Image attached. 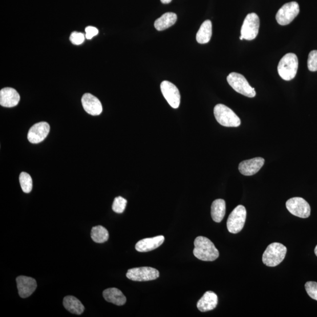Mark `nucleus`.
Wrapping results in <instances>:
<instances>
[{
	"label": "nucleus",
	"mask_w": 317,
	"mask_h": 317,
	"mask_svg": "<svg viewBox=\"0 0 317 317\" xmlns=\"http://www.w3.org/2000/svg\"><path fill=\"white\" fill-rule=\"evenodd\" d=\"M260 19L256 13L248 14L244 19L241 29L240 39L248 41L255 39L259 34Z\"/></svg>",
	"instance_id": "7"
},
{
	"label": "nucleus",
	"mask_w": 317,
	"mask_h": 317,
	"mask_svg": "<svg viewBox=\"0 0 317 317\" xmlns=\"http://www.w3.org/2000/svg\"><path fill=\"white\" fill-rule=\"evenodd\" d=\"M212 35V24L210 20H206L200 26L196 35V40L199 44H207L210 41Z\"/></svg>",
	"instance_id": "23"
},
{
	"label": "nucleus",
	"mask_w": 317,
	"mask_h": 317,
	"mask_svg": "<svg viewBox=\"0 0 317 317\" xmlns=\"http://www.w3.org/2000/svg\"><path fill=\"white\" fill-rule=\"evenodd\" d=\"M86 37L88 39H91L98 34V30L96 28L88 26L86 29Z\"/></svg>",
	"instance_id": "30"
},
{
	"label": "nucleus",
	"mask_w": 317,
	"mask_h": 317,
	"mask_svg": "<svg viewBox=\"0 0 317 317\" xmlns=\"http://www.w3.org/2000/svg\"><path fill=\"white\" fill-rule=\"evenodd\" d=\"M287 248L283 244L273 243L268 246L263 255L262 260L268 267H276L282 263L286 257Z\"/></svg>",
	"instance_id": "3"
},
{
	"label": "nucleus",
	"mask_w": 317,
	"mask_h": 317,
	"mask_svg": "<svg viewBox=\"0 0 317 317\" xmlns=\"http://www.w3.org/2000/svg\"><path fill=\"white\" fill-rule=\"evenodd\" d=\"M314 252H315V254L316 256L317 257V245L316 246V247L315 248Z\"/></svg>",
	"instance_id": "32"
},
{
	"label": "nucleus",
	"mask_w": 317,
	"mask_h": 317,
	"mask_svg": "<svg viewBox=\"0 0 317 317\" xmlns=\"http://www.w3.org/2000/svg\"><path fill=\"white\" fill-rule=\"evenodd\" d=\"M19 179L23 191L26 194H29L33 188V180L31 176L26 172H22L19 175Z\"/></svg>",
	"instance_id": "25"
},
{
	"label": "nucleus",
	"mask_w": 317,
	"mask_h": 317,
	"mask_svg": "<svg viewBox=\"0 0 317 317\" xmlns=\"http://www.w3.org/2000/svg\"><path fill=\"white\" fill-rule=\"evenodd\" d=\"M50 131L49 124L41 122L35 124L28 133L27 138L31 143L37 144L43 141L47 138Z\"/></svg>",
	"instance_id": "12"
},
{
	"label": "nucleus",
	"mask_w": 317,
	"mask_h": 317,
	"mask_svg": "<svg viewBox=\"0 0 317 317\" xmlns=\"http://www.w3.org/2000/svg\"><path fill=\"white\" fill-rule=\"evenodd\" d=\"M17 284L18 294L22 298H29L36 290L37 282L33 278L30 277L20 276L16 279Z\"/></svg>",
	"instance_id": "13"
},
{
	"label": "nucleus",
	"mask_w": 317,
	"mask_h": 317,
	"mask_svg": "<svg viewBox=\"0 0 317 317\" xmlns=\"http://www.w3.org/2000/svg\"><path fill=\"white\" fill-rule=\"evenodd\" d=\"M172 1V0H160V2H161L162 3L164 4V5L170 4Z\"/></svg>",
	"instance_id": "31"
},
{
	"label": "nucleus",
	"mask_w": 317,
	"mask_h": 317,
	"mask_svg": "<svg viewBox=\"0 0 317 317\" xmlns=\"http://www.w3.org/2000/svg\"><path fill=\"white\" fill-rule=\"evenodd\" d=\"M287 210L292 215L300 218H308L311 214L310 204L302 198H292L287 200L286 204Z\"/></svg>",
	"instance_id": "10"
},
{
	"label": "nucleus",
	"mask_w": 317,
	"mask_h": 317,
	"mask_svg": "<svg viewBox=\"0 0 317 317\" xmlns=\"http://www.w3.org/2000/svg\"><path fill=\"white\" fill-rule=\"evenodd\" d=\"M81 102L84 110L93 116L99 115L102 112V106L99 100L95 96L87 93L82 96Z\"/></svg>",
	"instance_id": "14"
},
{
	"label": "nucleus",
	"mask_w": 317,
	"mask_h": 317,
	"mask_svg": "<svg viewBox=\"0 0 317 317\" xmlns=\"http://www.w3.org/2000/svg\"><path fill=\"white\" fill-rule=\"evenodd\" d=\"M307 294L310 298L317 301V283L315 282H308L305 284Z\"/></svg>",
	"instance_id": "28"
},
{
	"label": "nucleus",
	"mask_w": 317,
	"mask_h": 317,
	"mask_svg": "<svg viewBox=\"0 0 317 317\" xmlns=\"http://www.w3.org/2000/svg\"><path fill=\"white\" fill-rule=\"evenodd\" d=\"M91 238L94 242L97 243H103L109 239V232L107 228L102 226L92 227L91 230Z\"/></svg>",
	"instance_id": "24"
},
{
	"label": "nucleus",
	"mask_w": 317,
	"mask_h": 317,
	"mask_svg": "<svg viewBox=\"0 0 317 317\" xmlns=\"http://www.w3.org/2000/svg\"><path fill=\"white\" fill-rule=\"evenodd\" d=\"M246 216L245 207L242 205L237 206L227 219V227L228 231L233 234H237L242 231L246 222Z\"/></svg>",
	"instance_id": "6"
},
{
	"label": "nucleus",
	"mask_w": 317,
	"mask_h": 317,
	"mask_svg": "<svg viewBox=\"0 0 317 317\" xmlns=\"http://www.w3.org/2000/svg\"><path fill=\"white\" fill-rule=\"evenodd\" d=\"M71 42L74 45H81L85 40V35L83 33H78V32H73L70 37Z\"/></svg>",
	"instance_id": "29"
},
{
	"label": "nucleus",
	"mask_w": 317,
	"mask_h": 317,
	"mask_svg": "<svg viewBox=\"0 0 317 317\" xmlns=\"http://www.w3.org/2000/svg\"><path fill=\"white\" fill-rule=\"evenodd\" d=\"M299 60L295 54L288 53L280 59L278 67L280 77L285 81L294 79L298 72Z\"/></svg>",
	"instance_id": "2"
},
{
	"label": "nucleus",
	"mask_w": 317,
	"mask_h": 317,
	"mask_svg": "<svg viewBox=\"0 0 317 317\" xmlns=\"http://www.w3.org/2000/svg\"><path fill=\"white\" fill-rule=\"evenodd\" d=\"M300 13L299 4L295 2L285 4L276 14L277 22L281 26H287L296 18Z\"/></svg>",
	"instance_id": "8"
},
{
	"label": "nucleus",
	"mask_w": 317,
	"mask_h": 317,
	"mask_svg": "<svg viewBox=\"0 0 317 317\" xmlns=\"http://www.w3.org/2000/svg\"><path fill=\"white\" fill-rule=\"evenodd\" d=\"M194 255L196 258L213 262L219 258V252L212 241L205 237L199 236L195 240Z\"/></svg>",
	"instance_id": "1"
},
{
	"label": "nucleus",
	"mask_w": 317,
	"mask_h": 317,
	"mask_svg": "<svg viewBox=\"0 0 317 317\" xmlns=\"http://www.w3.org/2000/svg\"><path fill=\"white\" fill-rule=\"evenodd\" d=\"M307 66L310 71H317V50H313L309 54Z\"/></svg>",
	"instance_id": "27"
},
{
	"label": "nucleus",
	"mask_w": 317,
	"mask_h": 317,
	"mask_svg": "<svg viewBox=\"0 0 317 317\" xmlns=\"http://www.w3.org/2000/svg\"><path fill=\"white\" fill-rule=\"evenodd\" d=\"M214 115L217 121L226 127H238L241 120L230 108L223 104H218L214 108Z\"/></svg>",
	"instance_id": "4"
},
{
	"label": "nucleus",
	"mask_w": 317,
	"mask_h": 317,
	"mask_svg": "<svg viewBox=\"0 0 317 317\" xmlns=\"http://www.w3.org/2000/svg\"><path fill=\"white\" fill-rule=\"evenodd\" d=\"M63 304L64 307L72 314L81 315L85 310L81 302L74 296H66L64 299Z\"/></svg>",
	"instance_id": "21"
},
{
	"label": "nucleus",
	"mask_w": 317,
	"mask_h": 317,
	"mask_svg": "<svg viewBox=\"0 0 317 317\" xmlns=\"http://www.w3.org/2000/svg\"><path fill=\"white\" fill-rule=\"evenodd\" d=\"M265 160L262 158H255L244 160L239 164V170L244 176L254 175L264 165Z\"/></svg>",
	"instance_id": "15"
},
{
	"label": "nucleus",
	"mask_w": 317,
	"mask_h": 317,
	"mask_svg": "<svg viewBox=\"0 0 317 317\" xmlns=\"http://www.w3.org/2000/svg\"><path fill=\"white\" fill-rule=\"evenodd\" d=\"M20 100L17 91L12 88H5L0 91V105L6 108L17 106Z\"/></svg>",
	"instance_id": "16"
},
{
	"label": "nucleus",
	"mask_w": 317,
	"mask_h": 317,
	"mask_svg": "<svg viewBox=\"0 0 317 317\" xmlns=\"http://www.w3.org/2000/svg\"><path fill=\"white\" fill-rule=\"evenodd\" d=\"M126 204L127 200L125 199L121 196H118L114 199L113 204H112V210L116 214H122L125 210Z\"/></svg>",
	"instance_id": "26"
},
{
	"label": "nucleus",
	"mask_w": 317,
	"mask_h": 317,
	"mask_svg": "<svg viewBox=\"0 0 317 317\" xmlns=\"http://www.w3.org/2000/svg\"><path fill=\"white\" fill-rule=\"evenodd\" d=\"M177 15L174 13H164L161 17L156 19L154 26L155 29L158 31H163L174 26L177 22Z\"/></svg>",
	"instance_id": "20"
},
{
	"label": "nucleus",
	"mask_w": 317,
	"mask_h": 317,
	"mask_svg": "<svg viewBox=\"0 0 317 317\" xmlns=\"http://www.w3.org/2000/svg\"><path fill=\"white\" fill-rule=\"evenodd\" d=\"M227 81L233 89L240 94L248 98H254L256 95L255 88L250 86L246 78L242 74L231 72L228 75Z\"/></svg>",
	"instance_id": "5"
},
{
	"label": "nucleus",
	"mask_w": 317,
	"mask_h": 317,
	"mask_svg": "<svg viewBox=\"0 0 317 317\" xmlns=\"http://www.w3.org/2000/svg\"><path fill=\"white\" fill-rule=\"evenodd\" d=\"M225 214V201L223 199L215 200L211 207V215L214 221L216 223L221 222Z\"/></svg>",
	"instance_id": "22"
},
{
	"label": "nucleus",
	"mask_w": 317,
	"mask_h": 317,
	"mask_svg": "<svg viewBox=\"0 0 317 317\" xmlns=\"http://www.w3.org/2000/svg\"><path fill=\"white\" fill-rule=\"evenodd\" d=\"M160 90L171 107L177 109L180 103V94L178 88L174 83L164 81L160 84Z\"/></svg>",
	"instance_id": "11"
},
{
	"label": "nucleus",
	"mask_w": 317,
	"mask_h": 317,
	"mask_svg": "<svg viewBox=\"0 0 317 317\" xmlns=\"http://www.w3.org/2000/svg\"><path fill=\"white\" fill-rule=\"evenodd\" d=\"M218 304V295L214 292L208 291L199 300L197 307L201 312H207L214 310Z\"/></svg>",
	"instance_id": "18"
},
{
	"label": "nucleus",
	"mask_w": 317,
	"mask_h": 317,
	"mask_svg": "<svg viewBox=\"0 0 317 317\" xmlns=\"http://www.w3.org/2000/svg\"><path fill=\"white\" fill-rule=\"evenodd\" d=\"M103 296L107 302L113 303L116 306H123L126 302V297L122 292L116 288H108L103 292Z\"/></svg>",
	"instance_id": "19"
},
{
	"label": "nucleus",
	"mask_w": 317,
	"mask_h": 317,
	"mask_svg": "<svg viewBox=\"0 0 317 317\" xmlns=\"http://www.w3.org/2000/svg\"><path fill=\"white\" fill-rule=\"evenodd\" d=\"M164 241V237L158 236L152 238L140 240L135 246L136 250L139 252H148L156 249L161 246Z\"/></svg>",
	"instance_id": "17"
},
{
	"label": "nucleus",
	"mask_w": 317,
	"mask_h": 317,
	"mask_svg": "<svg viewBox=\"0 0 317 317\" xmlns=\"http://www.w3.org/2000/svg\"><path fill=\"white\" fill-rule=\"evenodd\" d=\"M159 277V271L150 267L131 268L126 273V278L135 282H147L157 279Z\"/></svg>",
	"instance_id": "9"
}]
</instances>
